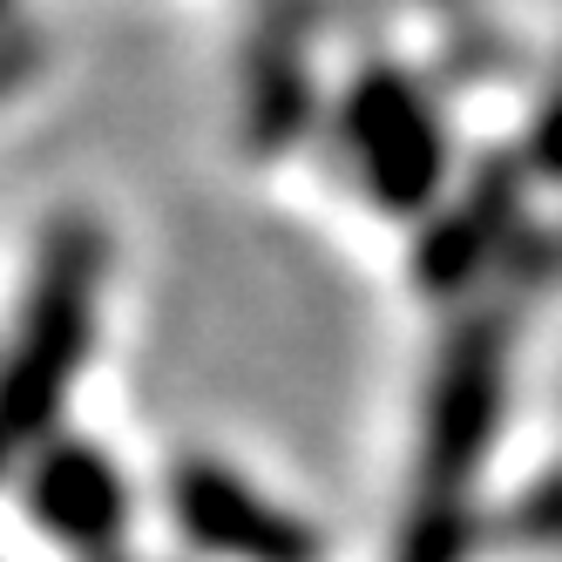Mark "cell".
Returning a JSON list of instances; mask_svg holds the SVG:
<instances>
[{
    "mask_svg": "<svg viewBox=\"0 0 562 562\" xmlns=\"http://www.w3.org/2000/svg\"><path fill=\"white\" fill-rule=\"evenodd\" d=\"M109 278V237L89 217H55L34 245L27 299L0 352V481L61 427L68 393L95 352V305Z\"/></svg>",
    "mask_w": 562,
    "mask_h": 562,
    "instance_id": "obj_1",
    "label": "cell"
},
{
    "mask_svg": "<svg viewBox=\"0 0 562 562\" xmlns=\"http://www.w3.org/2000/svg\"><path fill=\"white\" fill-rule=\"evenodd\" d=\"M508 352H515V299H488L440 333L427 400H420V488L468 495L488 468L502 414H508Z\"/></svg>",
    "mask_w": 562,
    "mask_h": 562,
    "instance_id": "obj_2",
    "label": "cell"
},
{
    "mask_svg": "<svg viewBox=\"0 0 562 562\" xmlns=\"http://www.w3.org/2000/svg\"><path fill=\"white\" fill-rule=\"evenodd\" d=\"M346 149L380 217H427L448 190V130L400 68H367L352 82Z\"/></svg>",
    "mask_w": 562,
    "mask_h": 562,
    "instance_id": "obj_3",
    "label": "cell"
},
{
    "mask_svg": "<svg viewBox=\"0 0 562 562\" xmlns=\"http://www.w3.org/2000/svg\"><path fill=\"white\" fill-rule=\"evenodd\" d=\"M521 190L529 164L488 156L454 204H434L414 237V292L420 299H468L481 278H495L521 245Z\"/></svg>",
    "mask_w": 562,
    "mask_h": 562,
    "instance_id": "obj_4",
    "label": "cell"
},
{
    "mask_svg": "<svg viewBox=\"0 0 562 562\" xmlns=\"http://www.w3.org/2000/svg\"><path fill=\"white\" fill-rule=\"evenodd\" d=\"M170 515L190 536V549L217 562H326V536L305 515L278 508L211 454H190L170 468Z\"/></svg>",
    "mask_w": 562,
    "mask_h": 562,
    "instance_id": "obj_5",
    "label": "cell"
},
{
    "mask_svg": "<svg viewBox=\"0 0 562 562\" xmlns=\"http://www.w3.org/2000/svg\"><path fill=\"white\" fill-rule=\"evenodd\" d=\"M21 508L48 542H61L75 562H123L130 536V488L95 440L48 434L21 461Z\"/></svg>",
    "mask_w": 562,
    "mask_h": 562,
    "instance_id": "obj_6",
    "label": "cell"
},
{
    "mask_svg": "<svg viewBox=\"0 0 562 562\" xmlns=\"http://www.w3.org/2000/svg\"><path fill=\"white\" fill-rule=\"evenodd\" d=\"M495 536L508 549H536V555H562V468H549L542 481H529L502 515Z\"/></svg>",
    "mask_w": 562,
    "mask_h": 562,
    "instance_id": "obj_7",
    "label": "cell"
},
{
    "mask_svg": "<svg viewBox=\"0 0 562 562\" xmlns=\"http://www.w3.org/2000/svg\"><path fill=\"white\" fill-rule=\"evenodd\" d=\"M529 177H542V183H562V82H555V95L542 102V115H536V130H529Z\"/></svg>",
    "mask_w": 562,
    "mask_h": 562,
    "instance_id": "obj_8",
    "label": "cell"
}]
</instances>
